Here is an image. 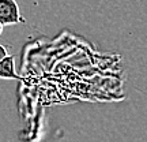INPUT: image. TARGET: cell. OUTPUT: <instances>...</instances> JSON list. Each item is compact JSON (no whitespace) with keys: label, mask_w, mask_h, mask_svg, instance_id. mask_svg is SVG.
Returning a JSON list of instances; mask_svg holds the SVG:
<instances>
[{"label":"cell","mask_w":147,"mask_h":142,"mask_svg":"<svg viewBox=\"0 0 147 142\" xmlns=\"http://www.w3.org/2000/svg\"><path fill=\"white\" fill-rule=\"evenodd\" d=\"M22 22V15L16 0H0V23L3 26Z\"/></svg>","instance_id":"obj_1"},{"label":"cell","mask_w":147,"mask_h":142,"mask_svg":"<svg viewBox=\"0 0 147 142\" xmlns=\"http://www.w3.org/2000/svg\"><path fill=\"white\" fill-rule=\"evenodd\" d=\"M18 74L15 71V59L8 55L0 62V79H18Z\"/></svg>","instance_id":"obj_2"},{"label":"cell","mask_w":147,"mask_h":142,"mask_svg":"<svg viewBox=\"0 0 147 142\" xmlns=\"http://www.w3.org/2000/svg\"><path fill=\"white\" fill-rule=\"evenodd\" d=\"M7 56H8V49H7L4 45L0 44V62H1L3 59H5Z\"/></svg>","instance_id":"obj_3"},{"label":"cell","mask_w":147,"mask_h":142,"mask_svg":"<svg viewBox=\"0 0 147 142\" xmlns=\"http://www.w3.org/2000/svg\"><path fill=\"white\" fill-rule=\"evenodd\" d=\"M3 27H4V26H3V25H1V23H0V34H1V33H3Z\"/></svg>","instance_id":"obj_4"}]
</instances>
